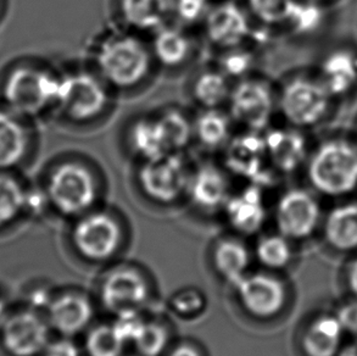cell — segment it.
Wrapping results in <instances>:
<instances>
[{"mask_svg": "<svg viewBox=\"0 0 357 356\" xmlns=\"http://www.w3.org/2000/svg\"><path fill=\"white\" fill-rule=\"evenodd\" d=\"M319 233L324 244L334 254L351 256L357 253V200H338L324 212Z\"/></svg>", "mask_w": 357, "mask_h": 356, "instance_id": "obj_24", "label": "cell"}, {"mask_svg": "<svg viewBox=\"0 0 357 356\" xmlns=\"http://www.w3.org/2000/svg\"><path fill=\"white\" fill-rule=\"evenodd\" d=\"M31 188L24 172L0 171V231L29 216Z\"/></svg>", "mask_w": 357, "mask_h": 356, "instance_id": "obj_30", "label": "cell"}, {"mask_svg": "<svg viewBox=\"0 0 357 356\" xmlns=\"http://www.w3.org/2000/svg\"><path fill=\"white\" fill-rule=\"evenodd\" d=\"M202 29L204 38L215 53L256 44L255 24L245 5L234 0L213 3Z\"/></svg>", "mask_w": 357, "mask_h": 356, "instance_id": "obj_15", "label": "cell"}, {"mask_svg": "<svg viewBox=\"0 0 357 356\" xmlns=\"http://www.w3.org/2000/svg\"><path fill=\"white\" fill-rule=\"evenodd\" d=\"M234 189L232 177L221 163L205 160L194 165L185 200L206 215L222 214Z\"/></svg>", "mask_w": 357, "mask_h": 356, "instance_id": "obj_17", "label": "cell"}, {"mask_svg": "<svg viewBox=\"0 0 357 356\" xmlns=\"http://www.w3.org/2000/svg\"><path fill=\"white\" fill-rule=\"evenodd\" d=\"M61 68L44 59L19 57L0 68V105L39 125L58 110Z\"/></svg>", "mask_w": 357, "mask_h": 356, "instance_id": "obj_1", "label": "cell"}, {"mask_svg": "<svg viewBox=\"0 0 357 356\" xmlns=\"http://www.w3.org/2000/svg\"><path fill=\"white\" fill-rule=\"evenodd\" d=\"M275 231L296 244L321 231L324 212L321 197L307 187H290L280 193L272 210Z\"/></svg>", "mask_w": 357, "mask_h": 356, "instance_id": "obj_10", "label": "cell"}, {"mask_svg": "<svg viewBox=\"0 0 357 356\" xmlns=\"http://www.w3.org/2000/svg\"><path fill=\"white\" fill-rule=\"evenodd\" d=\"M73 222L70 243L82 260L107 264L119 255L125 243V228L114 212L98 207Z\"/></svg>", "mask_w": 357, "mask_h": 356, "instance_id": "obj_8", "label": "cell"}, {"mask_svg": "<svg viewBox=\"0 0 357 356\" xmlns=\"http://www.w3.org/2000/svg\"><path fill=\"white\" fill-rule=\"evenodd\" d=\"M343 282L349 297L357 299V253L349 258L343 271Z\"/></svg>", "mask_w": 357, "mask_h": 356, "instance_id": "obj_42", "label": "cell"}, {"mask_svg": "<svg viewBox=\"0 0 357 356\" xmlns=\"http://www.w3.org/2000/svg\"><path fill=\"white\" fill-rule=\"evenodd\" d=\"M89 68L115 94L143 87L158 68L149 40L121 26L102 34L94 42Z\"/></svg>", "mask_w": 357, "mask_h": 356, "instance_id": "obj_2", "label": "cell"}, {"mask_svg": "<svg viewBox=\"0 0 357 356\" xmlns=\"http://www.w3.org/2000/svg\"><path fill=\"white\" fill-rule=\"evenodd\" d=\"M237 127L226 109L198 110L193 116V145L206 154H221Z\"/></svg>", "mask_w": 357, "mask_h": 356, "instance_id": "obj_27", "label": "cell"}, {"mask_svg": "<svg viewBox=\"0 0 357 356\" xmlns=\"http://www.w3.org/2000/svg\"><path fill=\"white\" fill-rule=\"evenodd\" d=\"M208 306L206 294L197 287H184L174 292L169 300V310L177 318L193 320L205 313Z\"/></svg>", "mask_w": 357, "mask_h": 356, "instance_id": "obj_37", "label": "cell"}, {"mask_svg": "<svg viewBox=\"0 0 357 356\" xmlns=\"http://www.w3.org/2000/svg\"><path fill=\"white\" fill-rule=\"evenodd\" d=\"M172 346V334L167 322L145 316L132 349L139 356H165Z\"/></svg>", "mask_w": 357, "mask_h": 356, "instance_id": "obj_34", "label": "cell"}, {"mask_svg": "<svg viewBox=\"0 0 357 356\" xmlns=\"http://www.w3.org/2000/svg\"><path fill=\"white\" fill-rule=\"evenodd\" d=\"M296 0H244L254 24L272 34L283 31Z\"/></svg>", "mask_w": 357, "mask_h": 356, "instance_id": "obj_33", "label": "cell"}, {"mask_svg": "<svg viewBox=\"0 0 357 356\" xmlns=\"http://www.w3.org/2000/svg\"><path fill=\"white\" fill-rule=\"evenodd\" d=\"M254 45H244L239 48L218 52L213 65L220 68L233 82L255 73L256 55Z\"/></svg>", "mask_w": 357, "mask_h": 356, "instance_id": "obj_36", "label": "cell"}, {"mask_svg": "<svg viewBox=\"0 0 357 356\" xmlns=\"http://www.w3.org/2000/svg\"><path fill=\"white\" fill-rule=\"evenodd\" d=\"M220 155V163L232 178L266 188L278 178L271 169L264 132L238 130Z\"/></svg>", "mask_w": 357, "mask_h": 356, "instance_id": "obj_13", "label": "cell"}, {"mask_svg": "<svg viewBox=\"0 0 357 356\" xmlns=\"http://www.w3.org/2000/svg\"><path fill=\"white\" fill-rule=\"evenodd\" d=\"M213 4V0H172V22L190 31L202 29Z\"/></svg>", "mask_w": 357, "mask_h": 356, "instance_id": "obj_38", "label": "cell"}, {"mask_svg": "<svg viewBox=\"0 0 357 356\" xmlns=\"http://www.w3.org/2000/svg\"><path fill=\"white\" fill-rule=\"evenodd\" d=\"M266 189L260 184L244 183L239 191H233L222 214L237 236H252L262 231L268 218Z\"/></svg>", "mask_w": 357, "mask_h": 356, "instance_id": "obj_20", "label": "cell"}, {"mask_svg": "<svg viewBox=\"0 0 357 356\" xmlns=\"http://www.w3.org/2000/svg\"><path fill=\"white\" fill-rule=\"evenodd\" d=\"M39 125L0 105V171L24 172L38 153Z\"/></svg>", "mask_w": 357, "mask_h": 356, "instance_id": "obj_16", "label": "cell"}, {"mask_svg": "<svg viewBox=\"0 0 357 356\" xmlns=\"http://www.w3.org/2000/svg\"><path fill=\"white\" fill-rule=\"evenodd\" d=\"M303 172L319 197L344 200L357 192V138L332 135L312 145Z\"/></svg>", "mask_w": 357, "mask_h": 356, "instance_id": "obj_4", "label": "cell"}, {"mask_svg": "<svg viewBox=\"0 0 357 356\" xmlns=\"http://www.w3.org/2000/svg\"><path fill=\"white\" fill-rule=\"evenodd\" d=\"M44 313L53 332L61 337L75 338L92 327L96 308L87 293L65 289L54 293Z\"/></svg>", "mask_w": 357, "mask_h": 356, "instance_id": "obj_19", "label": "cell"}, {"mask_svg": "<svg viewBox=\"0 0 357 356\" xmlns=\"http://www.w3.org/2000/svg\"><path fill=\"white\" fill-rule=\"evenodd\" d=\"M327 20L328 11L324 1L296 0L283 31L294 38H309L324 29Z\"/></svg>", "mask_w": 357, "mask_h": 356, "instance_id": "obj_32", "label": "cell"}, {"mask_svg": "<svg viewBox=\"0 0 357 356\" xmlns=\"http://www.w3.org/2000/svg\"><path fill=\"white\" fill-rule=\"evenodd\" d=\"M165 356H206V354L198 343L183 339L172 343Z\"/></svg>", "mask_w": 357, "mask_h": 356, "instance_id": "obj_41", "label": "cell"}, {"mask_svg": "<svg viewBox=\"0 0 357 356\" xmlns=\"http://www.w3.org/2000/svg\"><path fill=\"white\" fill-rule=\"evenodd\" d=\"M316 76L338 101L357 91V50L349 47L334 48L324 55Z\"/></svg>", "mask_w": 357, "mask_h": 356, "instance_id": "obj_25", "label": "cell"}, {"mask_svg": "<svg viewBox=\"0 0 357 356\" xmlns=\"http://www.w3.org/2000/svg\"><path fill=\"white\" fill-rule=\"evenodd\" d=\"M52 333L45 313L21 304L0 323V347L9 356H42Z\"/></svg>", "mask_w": 357, "mask_h": 356, "instance_id": "obj_14", "label": "cell"}, {"mask_svg": "<svg viewBox=\"0 0 357 356\" xmlns=\"http://www.w3.org/2000/svg\"><path fill=\"white\" fill-rule=\"evenodd\" d=\"M333 96L316 73H295L277 87V110L285 125L310 132L333 112Z\"/></svg>", "mask_w": 357, "mask_h": 356, "instance_id": "obj_6", "label": "cell"}, {"mask_svg": "<svg viewBox=\"0 0 357 356\" xmlns=\"http://www.w3.org/2000/svg\"><path fill=\"white\" fill-rule=\"evenodd\" d=\"M333 313L339 320L348 337L357 338V299L349 297L334 308Z\"/></svg>", "mask_w": 357, "mask_h": 356, "instance_id": "obj_39", "label": "cell"}, {"mask_svg": "<svg viewBox=\"0 0 357 356\" xmlns=\"http://www.w3.org/2000/svg\"><path fill=\"white\" fill-rule=\"evenodd\" d=\"M226 110L237 130L265 132L277 110V87L256 73L241 78L233 84Z\"/></svg>", "mask_w": 357, "mask_h": 356, "instance_id": "obj_9", "label": "cell"}, {"mask_svg": "<svg viewBox=\"0 0 357 356\" xmlns=\"http://www.w3.org/2000/svg\"><path fill=\"white\" fill-rule=\"evenodd\" d=\"M10 11V0H0V27L3 26Z\"/></svg>", "mask_w": 357, "mask_h": 356, "instance_id": "obj_43", "label": "cell"}, {"mask_svg": "<svg viewBox=\"0 0 357 356\" xmlns=\"http://www.w3.org/2000/svg\"><path fill=\"white\" fill-rule=\"evenodd\" d=\"M115 93L89 68H61V86L55 120L89 126L107 116Z\"/></svg>", "mask_w": 357, "mask_h": 356, "instance_id": "obj_5", "label": "cell"}, {"mask_svg": "<svg viewBox=\"0 0 357 356\" xmlns=\"http://www.w3.org/2000/svg\"><path fill=\"white\" fill-rule=\"evenodd\" d=\"M119 26L146 36L172 22V0H116Z\"/></svg>", "mask_w": 357, "mask_h": 356, "instance_id": "obj_26", "label": "cell"}, {"mask_svg": "<svg viewBox=\"0 0 357 356\" xmlns=\"http://www.w3.org/2000/svg\"><path fill=\"white\" fill-rule=\"evenodd\" d=\"M82 348L86 356H123L128 349L112 322L92 325L84 333Z\"/></svg>", "mask_w": 357, "mask_h": 356, "instance_id": "obj_35", "label": "cell"}, {"mask_svg": "<svg viewBox=\"0 0 357 356\" xmlns=\"http://www.w3.org/2000/svg\"><path fill=\"white\" fill-rule=\"evenodd\" d=\"M347 333L333 311L314 313L300 328L296 342L303 356H339Z\"/></svg>", "mask_w": 357, "mask_h": 356, "instance_id": "obj_21", "label": "cell"}, {"mask_svg": "<svg viewBox=\"0 0 357 356\" xmlns=\"http://www.w3.org/2000/svg\"><path fill=\"white\" fill-rule=\"evenodd\" d=\"M238 305L252 320L268 322L282 316L291 300L288 283L280 274L261 269L232 285Z\"/></svg>", "mask_w": 357, "mask_h": 356, "instance_id": "obj_11", "label": "cell"}, {"mask_svg": "<svg viewBox=\"0 0 357 356\" xmlns=\"http://www.w3.org/2000/svg\"><path fill=\"white\" fill-rule=\"evenodd\" d=\"M296 243L280 232L265 233L257 238L252 255L261 269L283 274L294 265Z\"/></svg>", "mask_w": 357, "mask_h": 356, "instance_id": "obj_31", "label": "cell"}, {"mask_svg": "<svg viewBox=\"0 0 357 356\" xmlns=\"http://www.w3.org/2000/svg\"><path fill=\"white\" fill-rule=\"evenodd\" d=\"M306 133L288 125L271 126L264 132L267 158L277 177H289L304 170L312 148Z\"/></svg>", "mask_w": 357, "mask_h": 356, "instance_id": "obj_18", "label": "cell"}, {"mask_svg": "<svg viewBox=\"0 0 357 356\" xmlns=\"http://www.w3.org/2000/svg\"><path fill=\"white\" fill-rule=\"evenodd\" d=\"M233 84L232 80L213 64L199 70L190 80L189 98L198 110L226 109Z\"/></svg>", "mask_w": 357, "mask_h": 356, "instance_id": "obj_29", "label": "cell"}, {"mask_svg": "<svg viewBox=\"0 0 357 356\" xmlns=\"http://www.w3.org/2000/svg\"><path fill=\"white\" fill-rule=\"evenodd\" d=\"M38 184L49 209L70 220L94 210L102 198L97 170L77 156H63L49 164Z\"/></svg>", "mask_w": 357, "mask_h": 356, "instance_id": "obj_3", "label": "cell"}, {"mask_svg": "<svg viewBox=\"0 0 357 356\" xmlns=\"http://www.w3.org/2000/svg\"><path fill=\"white\" fill-rule=\"evenodd\" d=\"M42 356H86L82 346L76 343L75 338L61 337L52 339Z\"/></svg>", "mask_w": 357, "mask_h": 356, "instance_id": "obj_40", "label": "cell"}, {"mask_svg": "<svg viewBox=\"0 0 357 356\" xmlns=\"http://www.w3.org/2000/svg\"><path fill=\"white\" fill-rule=\"evenodd\" d=\"M321 1H324V0H321Z\"/></svg>", "mask_w": 357, "mask_h": 356, "instance_id": "obj_46", "label": "cell"}, {"mask_svg": "<svg viewBox=\"0 0 357 356\" xmlns=\"http://www.w3.org/2000/svg\"><path fill=\"white\" fill-rule=\"evenodd\" d=\"M126 142L130 158L135 163L174 154L158 109L137 116L130 121Z\"/></svg>", "mask_w": 357, "mask_h": 356, "instance_id": "obj_22", "label": "cell"}, {"mask_svg": "<svg viewBox=\"0 0 357 356\" xmlns=\"http://www.w3.org/2000/svg\"><path fill=\"white\" fill-rule=\"evenodd\" d=\"M151 297L153 287L148 274L132 264L112 266L98 283L99 303L114 316L126 311H144Z\"/></svg>", "mask_w": 357, "mask_h": 356, "instance_id": "obj_12", "label": "cell"}, {"mask_svg": "<svg viewBox=\"0 0 357 356\" xmlns=\"http://www.w3.org/2000/svg\"><path fill=\"white\" fill-rule=\"evenodd\" d=\"M10 306L8 300L4 297V294L0 292V323L3 322L6 313H9Z\"/></svg>", "mask_w": 357, "mask_h": 356, "instance_id": "obj_44", "label": "cell"}, {"mask_svg": "<svg viewBox=\"0 0 357 356\" xmlns=\"http://www.w3.org/2000/svg\"><path fill=\"white\" fill-rule=\"evenodd\" d=\"M254 255L241 237H223L211 249V264L220 279L231 287L250 272Z\"/></svg>", "mask_w": 357, "mask_h": 356, "instance_id": "obj_28", "label": "cell"}, {"mask_svg": "<svg viewBox=\"0 0 357 356\" xmlns=\"http://www.w3.org/2000/svg\"><path fill=\"white\" fill-rule=\"evenodd\" d=\"M339 356H357V347H355V346L347 347V346H345L343 352L340 353V355Z\"/></svg>", "mask_w": 357, "mask_h": 356, "instance_id": "obj_45", "label": "cell"}, {"mask_svg": "<svg viewBox=\"0 0 357 356\" xmlns=\"http://www.w3.org/2000/svg\"><path fill=\"white\" fill-rule=\"evenodd\" d=\"M193 166L187 154L165 155L135 163V187L150 204L172 207L185 200Z\"/></svg>", "mask_w": 357, "mask_h": 356, "instance_id": "obj_7", "label": "cell"}, {"mask_svg": "<svg viewBox=\"0 0 357 356\" xmlns=\"http://www.w3.org/2000/svg\"><path fill=\"white\" fill-rule=\"evenodd\" d=\"M149 45L156 68L177 71L195 57L197 45L190 29L174 22L165 24L149 36Z\"/></svg>", "mask_w": 357, "mask_h": 356, "instance_id": "obj_23", "label": "cell"}]
</instances>
